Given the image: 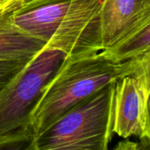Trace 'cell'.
Wrapping results in <instances>:
<instances>
[{"label": "cell", "instance_id": "ba28073f", "mask_svg": "<svg viewBox=\"0 0 150 150\" xmlns=\"http://www.w3.org/2000/svg\"><path fill=\"white\" fill-rule=\"evenodd\" d=\"M114 62H124L137 59L150 53V25L128 35L115 46L102 50Z\"/></svg>", "mask_w": 150, "mask_h": 150}, {"label": "cell", "instance_id": "6da1fadb", "mask_svg": "<svg viewBox=\"0 0 150 150\" xmlns=\"http://www.w3.org/2000/svg\"><path fill=\"white\" fill-rule=\"evenodd\" d=\"M150 53L137 59L114 62L100 51L65 58L47 87L32 119L40 134L76 105L118 79L132 74Z\"/></svg>", "mask_w": 150, "mask_h": 150}, {"label": "cell", "instance_id": "9c48e42d", "mask_svg": "<svg viewBox=\"0 0 150 150\" xmlns=\"http://www.w3.org/2000/svg\"><path fill=\"white\" fill-rule=\"evenodd\" d=\"M32 124L0 138V150H38Z\"/></svg>", "mask_w": 150, "mask_h": 150}, {"label": "cell", "instance_id": "5b68a950", "mask_svg": "<svg viewBox=\"0 0 150 150\" xmlns=\"http://www.w3.org/2000/svg\"><path fill=\"white\" fill-rule=\"evenodd\" d=\"M112 85L113 133L124 139L135 136L149 149L150 54L134 72Z\"/></svg>", "mask_w": 150, "mask_h": 150}, {"label": "cell", "instance_id": "5bb4252c", "mask_svg": "<svg viewBox=\"0 0 150 150\" xmlns=\"http://www.w3.org/2000/svg\"><path fill=\"white\" fill-rule=\"evenodd\" d=\"M6 1H7V0H2V3H1V4H4V2H6ZM1 4H0V5H1Z\"/></svg>", "mask_w": 150, "mask_h": 150}, {"label": "cell", "instance_id": "3957f363", "mask_svg": "<svg viewBox=\"0 0 150 150\" xmlns=\"http://www.w3.org/2000/svg\"><path fill=\"white\" fill-rule=\"evenodd\" d=\"M113 83L36 135L38 150H109L113 134Z\"/></svg>", "mask_w": 150, "mask_h": 150}, {"label": "cell", "instance_id": "8992f818", "mask_svg": "<svg viewBox=\"0 0 150 150\" xmlns=\"http://www.w3.org/2000/svg\"><path fill=\"white\" fill-rule=\"evenodd\" d=\"M99 19L105 50L150 25V0H102Z\"/></svg>", "mask_w": 150, "mask_h": 150}, {"label": "cell", "instance_id": "8fae6325", "mask_svg": "<svg viewBox=\"0 0 150 150\" xmlns=\"http://www.w3.org/2000/svg\"><path fill=\"white\" fill-rule=\"evenodd\" d=\"M28 61H0V90L25 67Z\"/></svg>", "mask_w": 150, "mask_h": 150}, {"label": "cell", "instance_id": "7c38bea8", "mask_svg": "<svg viewBox=\"0 0 150 150\" xmlns=\"http://www.w3.org/2000/svg\"><path fill=\"white\" fill-rule=\"evenodd\" d=\"M113 150H149V149L144 148L140 143L131 142L126 139L125 141L119 142L117 147Z\"/></svg>", "mask_w": 150, "mask_h": 150}, {"label": "cell", "instance_id": "7a4b0ae2", "mask_svg": "<svg viewBox=\"0 0 150 150\" xmlns=\"http://www.w3.org/2000/svg\"><path fill=\"white\" fill-rule=\"evenodd\" d=\"M102 0H65L11 16L13 23L42 41L45 48L62 52L66 58L102 51Z\"/></svg>", "mask_w": 150, "mask_h": 150}, {"label": "cell", "instance_id": "9a60e30c", "mask_svg": "<svg viewBox=\"0 0 150 150\" xmlns=\"http://www.w3.org/2000/svg\"><path fill=\"white\" fill-rule=\"evenodd\" d=\"M1 3H2V0H0V4H1Z\"/></svg>", "mask_w": 150, "mask_h": 150}, {"label": "cell", "instance_id": "4fadbf2b", "mask_svg": "<svg viewBox=\"0 0 150 150\" xmlns=\"http://www.w3.org/2000/svg\"><path fill=\"white\" fill-rule=\"evenodd\" d=\"M11 1H14V0H7L6 2H4V4H7V3H9V2H11ZM2 4H1V5H2Z\"/></svg>", "mask_w": 150, "mask_h": 150}, {"label": "cell", "instance_id": "277c9868", "mask_svg": "<svg viewBox=\"0 0 150 150\" xmlns=\"http://www.w3.org/2000/svg\"><path fill=\"white\" fill-rule=\"evenodd\" d=\"M66 56L43 47L0 90V138L31 124L47 87Z\"/></svg>", "mask_w": 150, "mask_h": 150}, {"label": "cell", "instance_id": "52a82bcc", "mask_svg": "<svg viewBox=\"0 0 150 150\" xmlns=\"http://www.w3.org/2000/svg\"><path fill=\"white\" fill-rule=\"evenodd\" d=\"M44 46L42 41L20 30L11 16L0 17V61H28Z\"/></svg>", "mask_w": 150, "mask_h": 150}, {"label": "cell", "instance_id": "30bf717a", "mask_svg": "<svg viewBox=\"0 0 150 150\" xmlns=\"http://www.w3.org/2000/svg\"><path fill=\"white\" fill-rule=\"evenodd\" d=\"M65 0H14L0 5L1 16H13L30 10Z\"/></svg>", "mask_w": 150, "mask_h": 150}]
</instances>
